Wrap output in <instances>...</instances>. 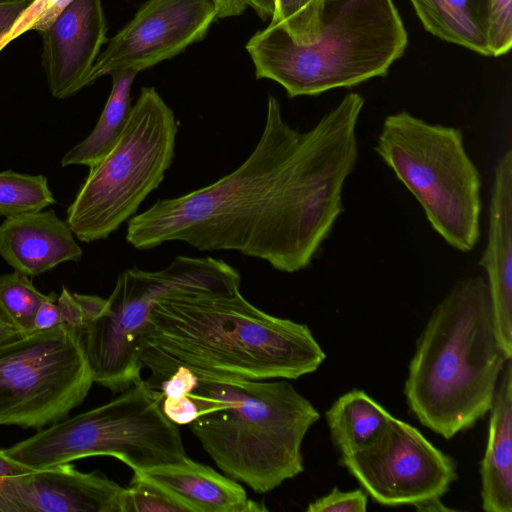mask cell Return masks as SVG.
<instances>
[{"label": "cell", "mask_w": 512, "mask_h": 512, "mask_svg": "<svg viewBox=\"0 0 512 512\" xmlns=\"http://www.w3.org/2000/svg\"><path fill=\"white\" fill-rule=\"evenodd\" d=\"M363 106L360 94L349 93L300 131L269 96L261 136L246 160L217 181L130 218L126 241L138 250L180 241L200 251H236L286 273L307 268L343 212Z\"/></svg>", "instance_id": "obj_1"}, {"label": "cell", "mask_w": 512, "mask_h": 512, "mask_svg": "<svg viewBox=\"0 0 512 512\" xmlns=\"http://www.w3.org/2000/svg\"><path fill=\"white\" fill-rule=\"evenodd\" d=\"M241 280L186 286L154 301L141 363L154 385L178 367L243 380L298 379L326 355L306 324L251 304Z\"/></svg>", "instance_id": "obj_2"}, {"label": "cell", "mask_w": 512, "mask_h": 512, "mask_svg": "<svg viewBox=\"0 0 512 512\" xmlns=\"http://www.w3.org/2000/svg\"><path fill=\"white\" fill-rule=\"evenodd\" d=\"M486 279L459 280L434 308L410 361L404 394L419 422L446 439L492 406L506 362Z\"/></svg>", "instance_id": "obj_3"}, {"label": "cell", "mask_w": 512, "mask_h": 512, "mask_svg": "<svg viewBox=\"0 0 512 512\" xmlns=\"http://www.w3.org/2000/svg\"><path fill=\"white\" fill-rule=\"evenodd\" d=\"M195 374L188 426L226 476L266 493L303 472L302 442L320 415L292 384Z\"/></svg>", "instance_id": "obj_4"}, {"label": "cell", "mask_w": 512, "mask_h": 512, "mask_svg": "<svg viewBox=\"0 0 512 512\" xmlns=\"http://www.w3.org/2000/svg\"><path fill=\"white\" fill-rule=\"evenodd\" d=\"M407 44L393 0H323L316 33L307 42L269 24L246 50L256 78L277 82L293 98L385 76Z\"/></svg>", "instance_id": "obj_5"}, {"label": "cell", "mask_w": 512, "mask_h": 512, "mask_svg": "<svg viewBox=\"0 0 512 512\" xmlns=\"http://www.w3.org/2000/svg\"><path fill=\"white\" fill-rule=\"evenodd\" d=\"M375 151L450 246L461 252L474 249L480 236L482 181L460 128L397 112L385 118Z\"/></svg>", "instance_id": "obj_6"}, {"label": "cell", "mask_w": 512, "mask_h": 512, "mask_svg": "<svg viewBox=\"0 0 512 512\" xmlns=\"http://www.w3.org/2000/svg\"><path fill=\"white\" fill-rule=\"evenodd\" d=\"M6 452L32 469L110 456L133 472L187 457L177 425L161 409L158 392L142 379L109 402L40 429Z\"/></svg>", "instance_id": "obj_7"}, {"label": "cell", "mask_w": 512, "mask_h": 512, "mask_svg": "<svg viewBox=\"0 0 512 512\" xmlns=\"http://www.w3.org/2000/svg\"><path fill=\"white\" fill-rule=\"evenodd\" d=\"M178 125L153 87H143L113 147L93 166L67 209L82 242L109 237L137 214L173 162Z\"/></svg>", "instance_id": "obj_8"}, {"label": "cell", "mask_w": 512, "mask_h": 512, "mask_svg": "<svg viewBox=\"0 0 512 512\" xmlns=\"http://www.w3.org/2000/svg\"><path fill=\"white\" fill-rule=\"evenodd\" d=\"M239 279L237 269L209 256H178L157 271L124 270L105 311L79 333L93 382L121 392L142 379L143 338L154 301L182 287Z\"/></svg>", "instance_id": "obj_9"}, {"label": "cell", "mask_w": 512, "mask_h": 512, "mask_svg": "<svg viewBox=\"0 0 512 512\" xmlns=\"http://www.w3.org/2000/svg\"><path fill=\"white\" fill-rule=\"evenodd\" d=\"M79 332L64 325L0 345V426L43 429L67 418L93 384Z\"/></svg>", "instance_id": "obj_10"}, {"label": "cell", "mask_w": 512, "mask_h": 512, "mask_svg": "<svg viewBox=\"0 0 512 512\" xmlns=\"http://www.w3.org/2000/svg\"><path fill=\"white\" fill-rule=\"evenodd\" d=\"M340 463L383 506H417L441 498L457 479L454 460L415 427L392 416L365 448Z\"/></svg>", "instance_id": "obj_11"}, {"label": "cell", "mask_w": 512, "mask_h": 512, "mask_svg": "<svg viewBox=\"0 0 512 512\" xmlns=\"http://www.w3.org/2000/svg\"><path fill=\"white\" fill-rule=\"evenodd\" d=\"M217 18L213 0H147L108 41L87 85L117 69L141 72L202 40Z\"/></svg>", "instance_id": "obj_12"}, {"label": "cell", "mask_w": 512, "mask_h": 512, "mask_svg": "<svg viewBox=\"0 0 512 512\" xmlns=\"http://www.w3.org/2000/svg\"><path fill=\"white\" fill-rule=\"evenodd\" d=\"M124 488L70 463L0 477V512H121Z\"/></svg>", "instance_id": "obj_13"}, {"label": "cell", "mask_w": 512, "mask_h": 512, "mask_svg": "<svg viewBox=\"0 0 512 512\" xmlns=\"http://www.w3.org/2000/svg\"><path fill=\"white\" fill-rule=\"evenodd\" d=\"M101 0H73L40 34L49 90L58 99L83 87L108 41Z\"/></svg>", "instance_id": "obj_14"}, {"label": "cell", "mask_w": 512, "mask_h": 512, "mask_svg": "<svg viewBox=\"0 0 512 512\" xmlns=\"http://www.w3.org/2000/svg\"><path fill=\"white\" fill-rule=\"evenodd\" d=\"M479 264L487 284L500 344L512 357V149L497 160L489 206L487 244Z\"/></svg>", "instance_id": "obj_15"}, {"label": "cell", "mask_w": 512, "mask_h": 512, "mask_svg": "<svg viewBox=\"0 0 512 512\" xmlns=\"http://www.w3.org/2000/svg\"><path fill=\"white\" fill-rule=\"evenodd\" d=\"M0 256L14 270L34 277L61 263L79 261L82 249L66 221L54 210H41L0 224Z\"/></svg>", "instance_id": "obj_16"}, {"label": "cell", "mask_w": 512, "mask_h": 512, "mask_svg": "<svg viewBox=\"0 0 512 512\" xmlns=\"http://www.w3.org/2000/svg\"><path fill=\"white\" fill-rule=\"evenodd\" d=\"M131 480L150 483L188 512H259L267 508L247 497L242 485L211 467L191 460L134 472Z\"/></svg>", "instance_id": "obj_17"}, {"label": "cell", "mask_w": 512, "mask_h": 512, "mask_svg": "<svg viewBox=\"0 0 512 512\" xmlns=\"http://www.w3.org/2000/svg\"><path fill=\"white\" fill-rule=\"evenodd\" d=\"M481 461V498L486 512H512V358L501 373Z\"/></svg>", "instance_id": "obj_18"}, {"label": "cell", "mask_w": 512, "mask_h": 512, "mask_svg": "<svg viewBox=\"0 0 512 512\" xmlns=\"http://www.w3.org/2000/svg\"><path fill=\"white\" fill-rule=\"evenodd\" d=\"M424 28L434 36L490 56L488 0H410Z\"/></svg>", "instance_id": "obj_19"}, {"label": "cell", "mask_w": 512, "mask_h": 512, "mask_svg": "<svg viewBox=\"0 0 512 512\" xmlns=\"http://www.w3.org/2000/svg\"><path fill=\"white\" fill-rule=\"evenodd\" d=\"M325 417L334 445L345 456L368 446L392 415L365 391L353 389L340 396Z\"/></svg>", "instance_id": "obj_20"}, {"label": "cell", "mask_w": 512, "mask_h": 512, "mask_svg": "<svg viewBox=\"0 0 512 512\" xmlns=\"http://www.w3.org/2000/svg\"><path fill=\"white\" fill-rule=\"evenodd\" d=\"M138 73L134 69L126 68L114 70L110 74L112 89L96 126L84 140L62 157L63 167H91L113 147L127 122L131 109V87Z\"/></svg>", "instance_id": "obj_21"}, {"label": "cell", "mask_w": 512, "mask_h": 512, "mask_svg": "<svg viewBox=\"0 0 512 512\" xmlns=\"http://www.w3.org/2000/svg\"><path fill=\"white\" fill-rule=\"evenodd\" d=\"M54 203L44 175L0 172V216L11 218L37 212Z\"/></svg>", "instance_id": "obj_22"}, {"label": "cell", "mask_w": 512, "mask_h": 512, "mask_svg": "<svg viewBox=\"0 0 512 512\" xmlns=\"http://www.w3.org/2000/svg\"><path fill=\"white\" fill-rule=\"evenodd\" d=\"M49 297L24 273L15 270L0 276V312L23 335L34 332L36 312Z\"/></svg>", "instance_id": "obj_23"}, {"label": "cell", "mask_w": 512, "mask_h": 512, "mask_svg": "<svg viewBox=\"0 0 512 512\" xmlns=\"http://www.w3.org/2000/svg\"><path fill=\"white\" fill-rule=\"evenodd\" d=\"M323 0H275L270 25L282 27L297 42H307L316 33Z\"/></svg>", "instance_id": "obj_24"}, {"label": "cell", "mask_w": 512, "mask_h": 512, "mask_svg": "<svg viewBox=\"0 0 512 512\" xmlns=\"http://www.w3.org/2000/svg\"><path fill=\"white\" fill-rule=\"evenodd\" d=\"M59 324L79 333L106 309L107 299L94 295L71 293L65 287L57 296Z\"/></svg>", "instance_id": "obj_25"}, {"label": "cell", "mask_w": 512, "mask_h": 512, "mask_svg": "<svg viewBox=\"0 0 512 512\" xmlns=\"http://www.w3.org/2000/svg\"><path fill=\"white\" fill-rule=\"evenodd\" d=\"M121 512H188L160 488L140 480H131L124 488Z\"/></svg>", "instance_id": "obj_26"}, {"label": "cell", "mask_w": 512, "mask_h": 512, "mask_svg": "<svg viewBox=\"0 0 512 512\" xmlns=\"http://www.w3.org/2000/svg\"><path fill=\"white\" fill-rule=\"evenodd\" d=\"M73 0H33L11 30L0 38V51L12 40L30 30L44 31Z\"/></svg>", "instance_id": "obj_27"}, {"label": "cell", "mask_w": 512, "mask_h": 512, "mask_svg": "<svg viewBox=\"0 0 512 512\" xmlns=\"http://www.w3.org/2000/svg\"><path fill=\"white\" fill-rule=\"evenodd\" d=\"M487 45L490 56H501L510 50L512 0H488Z\"/></svg>", "instance_id": "obj_28"}, {"label": "cell", "mask_w": 512, "mask_h": 512, "mask_svg": "<svg viewBox=\"0 0 512 512\" xmlns=\"http://www.w3.org/2000/svg\"><path fill=\"white\" fill-rule=\"evenodd\" d=\"M367 493L362 489L340 491L333 488L327 495L311 502L307 512H364L367 509Z\"/></svg>", "instance_id": "obj_29"}, {"label": "cell", "mask_w": 512, "mask_h": 512, "mask_svg": "<svg viewBox=\"0 0 512 512\" xmlns=\"http://www.w3.org/2000/svg\"><path fill=\"white\" fill-rule=\"evenodd\" d=\"M160 405L164 415L176 425H189L198 416V408L189 395L160 398Z\"/></svg>", "instance_id": "obj_30"}, {"label": "cell", "mask_w": 512, "mask_h": 512, "mask_svg": "<svg viewBox=\"0 0 512 512\" xmlns=\"http://www.w3.org/2000/svg\"><path fill=\"white\" fill-rule=\"evenodd\" d=\"M33 0H0V38L8 33Z\"/></svg>", "instance_id": "obj_31"}, {"label": "cell", "mask_w": 512, "mask_h": 512, "mask_svg": "<svg viewBox=\"0 0 512 512\" xmlns=\"http://www.w3.org/2000/svg\"><path fill=\"white\" fill-rule=\"evenodd\" d=\"M56 294L51 293L38 308L34 319V331H41L59 326V316L56 306Z\"/></svg>", "instance_id": "obj_32"}, {"label": "cell", "mask_w": 512, "mask_h": 512, "mask_svg": "<svg viewBox=\"0 0 512 512\" xmlns=\"http://www.w3.org/2000/svg\"><path fill=\"white\" fill-rule=\"evenodd\" d=\"M217 18H227L241 15L249 6L247 0H213Z\"/></svg>", "instance_id": "obj_33"}, {"label": "cell", "mask_w": 512, "mask_h": 512, "mask_svg": "<svg viewBox=\"0 0 512 512\" xmlns=\"http://www.w3.org/2000/svg\"><path fill=\"white\" fill-rule=\"evenodd\" d=\"M32 470V468L11 458L6 449H0V477L19 475Z\"/></svg>", "instance_id": "obj_34"}, {"label": "cell", "mask_w": 512, "mask_h": 512, "mask_svg": "<svg viewBox=\"0 0 512 512\" xmlns=\"http://www.w3.org/2000/svg\"><path fill=\"white\" fill-rule=\"evenodd\" d=\"M21 336L23 334L0 312V345Z\"/></svg>", "instance_id": "obj_35"}, {"label": "cell", "mask_w": 512, "mask_h": 512, "mask_svg": "<svg viewBox=\"0 0 512 512\" xmlns=\"http://www.w3.org/2000/svg\"><path fill=\"white\" fill-rule=\"evenodd\" d=\"M247 2L261 19L272 18L275 11V0H247Z\"/></svg>", "instance_id": "obj_36"}, {"label": "cell", "mask_w": 512, "mask_h": 512, "mask_svg": "<svg viewBox=\"0 0 512 512\" xmlns=\"http://www.w3.org/2000/svg\"><path fill=\"white\" fill-rule=\"evenodd\" d=\"M441 498L431 499L428 501H425L414 508L418 511H449L450 508H447L444 506V504L440 500Z\"/></svg>", "instance_id": "obj_37"}]
</instances>
